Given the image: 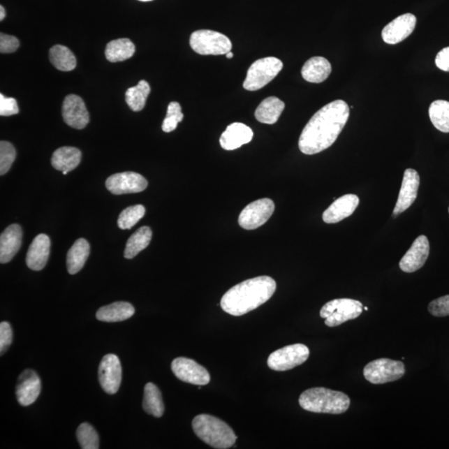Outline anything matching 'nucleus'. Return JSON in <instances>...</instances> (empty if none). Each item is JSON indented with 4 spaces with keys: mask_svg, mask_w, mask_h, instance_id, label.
Instances as JSON below:
<instances>
[{
    "mask_svg": "<svg viewBox=\"0 0 449 449\" xmlns=\"http://www.w3.org/2000/svg\"><path fill=\"white\" fill-rule=\"evenodd\" d=\"M350 117V107L343 100H335L315 113L304 126L299 139L304 154L314 155L332 146Z\"/></svg>",
    "mask_w": 449,
    "mask_h": 449,
    "instance_id": "obj_1",
    "label": "nucleus"
},
{
    "mask_svg": "<svg viewBox=\"0 0 449 449\" xmlns=\"http://www.w3.org/2000/svg\"><path fill=\"white\" fill-rule=\"evenodd\" d=\"M276 290L277 283L272 277L249 279L226 292L221 300V307L230 315H246L268 302Z\"/></svg>",
    "mask_w": 449,
    "mask_h": 449,
    "instance_id": "obj_2",
    "label": "nucleus"
},
{
    "mask_svg": "<svg viewBox=\"0 0 449 449\" xmlns=\"http://www.w3.org/2000/svg\"><path fill=\"white\" fill-rule=\"evenodd\" d=\"M299 404L309 412L341 414L350 408L351 399L342 392L325 388H312L300 396Z\"/></svg>",
    "mask_w": 449,
    "mask_h": 449,
    "instance_id": "obj_3",
    "label": "nucleus"
},
{
    "mask_svg": "<svg viewBox=\"0 0 449 449\" xmlns=\"http://www.w3.org/2000/svg\"><path fill=\"white\" fill-rule=\"evenodd\" d=\"M193 429L200 439L214 448H229L237 441V436L226 422L209 414L195 417Z\"/></svg>",
    "mask_w": 449,
    "mask_h": 449,
    "instance_id": "obj_4",
    "label": "nucleus"
},
{
    "mask_svg": "<svg viewBox=\"0 0 449 449\" xmlns=\"http://www.w3.org/2000/svg\"><path fill=\"white\" fill-rule=\"evenodd\" d=\"M363 312V304L352 299H335L321 308L320 315L329 327L339 326L344 322L355 320Z\"/></svg>",
    "mask_w": 449,
    "mask_h": 449,
    "instance_id": "obj_5",
    "label": "nucleus"
},
{
    "mask_svg": "<svg viewBox=\"0 0 449 449\" xmlns=\"http://www.w3.org/2000/svg\"><path fill=\"white\" fill-rule=\"evenodd\" d=\"M283 64L274 57L260 59L251 64L243 82L244 89L256 91L264 88L281 71Z\"/></svg>",
    "mask_w": 449,
    "mask_h": 449,
    "instance_id": "obj_6",
    "label": "nucleus"
},
{
    "mask_svg": "<svg viewBox=\"0 0 449 449\" xmlns=\"http://www.w3.org/2000/svg\"><path fill=\"white\" fill-rule=\"evenodd\" d=\"M190 45L200 55H224L233 49L228 37L213 30H198L191 34Z\"/></svg>",
    "mask_w": 449,
    "mask_h": 449,
    "instance_id": "obj_7",
    "label": "nucleus"
},
{
    "mask_svg": "<svg viewBox=\"0 0 449 449\" xmlns=\"http://www.w3.org/2000/svg\"><path fill=\"white\" fill-rule=\"evenodd\" d=\"M405 374V366L402 361L390 359H378L370 362L364 369L366 381L374 385H382L398 381Z\"/></svg>",
    "mask_w": 449,
    "mask_h": 449,
    "instance_id": "obj_8",
    "label": "nucleus"
},
{
    "mask_svg": "<svg viewBox=\"0 0 449 449\" xmlns=\"http://www.w3.org/2000/svg\"><path fill=\"white\" fill-rule=\"evenodd\" d=\"M309 356V350L302 344H291L280 348L269 356L267 364L270 369L276 371H286L297 367L306 362Z\"/></svg>",
    "mask_w": 449,
    "mask_h": 449,
    "instance_id": "obj_9",
    "label": "nucleus"
},
{
    "mask_svg": "<svg viewBox=\"0 0 449 449\" xmlns=\"http://www.w3.org/2000/svg\"><path fill=\"white\" fill-rule=\"evenodd\" d=\"M274 204L272 200L263 198L248 205L239 216V225L246 230H255L264 225L272 216Z\"/></svg>",
    "mask_w": 449,
    "mask_h": 449,
    "instance_id": "obj_10",
    "label": "nucleus"
},
{
    "mask_svg": "<svg viewBox=\"0 0 449 449\" xmlns=\"http://www.w3.org/2000/svg\"><path fill=\"white\" fill-rule=\"evenodd\" d=\"M172 370L180 381L191 385H206L211 381L210 374L193 360L180 357L172 361Z\"/></svg>",
    "mask_w": 449,
    "mask_h": 449,
    "instance_id": "obj_11",
    "label": "nucleus"
},
{
    "mask_svg": "<svg viewBox=\"0 0 449 449\" xmlns=\"http://www.w3.org/2000/svg\"><path fill=\"white\" fill-rule=\"evenodd\" d=\"M106 187L115 195L138 193L147 189V181L137 172H120L108 178Z\"/></svg>",
    "mask_w": 449,
    "mask_h": 449,
    "instance_id": "obj_12",
    "label": "nucleus"
},
{
    "mask_svg": "<svg viewBox=\"0 0 449 449\" xmlns=\"http://www.w3.org/2000/svg\"><path fill=\"white\" fill-rule=\"evenodd\" d=\"M98 379L102 389L109 395H115L119 390L122 382L121 362L116 355L103 357L98 368Z\"/></svg>",
    "mask_w": 449,
    "mask_h": 449,
    "instance_id": "obj_13",
    "label": "nucleus"
},
{
    "mask_svg": "<svg viewBox=\"0 0 449 449\" xmlns=\"http://www.w3.org/2000/svg\"><path fill=\"white\" fill-rule=\"evenodd\" d=\"M430 246L425 235H420L399 263V267L404 272L413 273L424 267L429 258Z\"/></svg>",
    "mask_w": 449,
    "mask_h": 449,
    "instance_id": "obj_14",
    "label": "nucleus"
},
{
    "mask_svg": "<svg viewBox=\"0 0 449 449\" xmlns=\"http://www.w3.org/2000/svg\"><path fill=\"white\" fill-rule=\"evenodd\" d=\"M62 112L65 123L73 128L84 129L89 123V113L80 96H67L63 103Z\"/></svg>",
    "mask_w": 449,
    "mask_h": 449,
    "instance_id": "obj_15",
    "label": "nucleus"
},
{
    "mask_svg": "<svg viewBox=\"0 0 449 449\" xmlns=\"http://www.w3.org/2000/svg\"><path fill=\"white\" fill-rule=\"evenodd\" d=\"M420 184V177L415 170H405L402 186L394 209V216H398L406 211L415 202Z\"/></svg>",
    "mask_w": 449,
    "mask_h": 449,
    "instance_id": "obj_16",
    "label": "nucleus"
},
{
    "mask_svg": "<svg viewBox=\"0 0 449 449\" xmlns=\"http://www.w3.org/2000/svg\"><path fill=\"white\" fill-rule=\"evenodd\" d=\"M416 23V17L412 14H405L397 17L395 20L383 28V41L388 45H396V43L404 41L413 32Z\"/></svg>",
    "mask_w": 449,
    "mask_h": 449,
    "instance_id": "obj_17",
    "label": "nucleus"
},
{
    "mask_svg": "<svg viewBox=\"0 0 449 449\" xmlns=\"http://www.w3.org/2000/svg\"><path fill=\"white\" fill-rule=\"evenodd\" d=\"M41 392V381L32 369H26L19 377L16 386V397L22 406H29Z\"/></svg>",
    "mask_w": 449,
    "mask_h": 449,
    "instance_id": "obj_18",
    "label": "nucleus"
},
{
    "mask_svg": "<svg viewBox=\"0 0 449 449\" xmlns=\"http://www.w3.org/2000/svg\"><path fill=\"white\" fill-rule=\"evenodd\" d=\"M360 204V198L354 194H347L334 200L323 213L327 224H334L351 216Z\"/></svg>",
    "mask_w": 449,
    "mask_h": 449,
    "instance_id": "obj_19",
    "label": "nucleus"
},
{
    "mask_svg": "<svg viewBox=\"0 0 449 449\" xmlns=\"http://www.w3.org/2000/svg\"><path fill=\"white\" fill-rule=\"evenodd\" d=\"M50 239L45 234H39L29 248L26 256L28 267L36 272L45 267L50 254Z\"/></svg>",
    "mask_w": 449,
    "mask_h": 449,
    "instance_id": "obj_20",
    "label": "nucleus"
},
{
    "mask_svg": "<svg viewBox=\"0 0 449 449\" xmlns=\"http://www.w3.org/2000/svg\"><path fill=\"white\" fill-rule=\"evenodd\" d=\"M23 230L18 224H13L4 230L0 237V263L6 264L14 258L20 249Z\"/></svg>",
    "mask_w": 449,
    "mask_h": 449,
    "instance_id": "obj_21",
    "label": "nucleus"
},
{
    "mask_svg": "<svg viewBox=\"0 0 449 449\" xmlns=\"http://www.w3.org/2000/svg\"><path fill=\"white\" fill-rule=\"evenodd\" d=\"M253 135L254 134L249 126L241 123H234L229 125L221 134L220 144L223 149L233 151L249 143Z\"/></svg>",
    "mask_w": 449,
    "mask_h": 449,
    "instance_id": "obj_22",
    "label": "nucleus"
},
{
    "mask_svg": "<svg viewBox=\"0 0 449 449\" xmlns=\"http://www.w3.org/2000/svg\"><path fill=\"white\" fill-rule=\"evenodd\" d=\"M332 71L329 61L323 57H313L309 59L302 69L304 80L313 84H321L328 78Z\"/></svg>",
    "mask_w": 449,
    "mask_h": 449,
    "instance_id": "obj_23",
    "label": "nucleus"
},
{
    "mask_svg": "<svg viewBox=\"0 0 449 449\" xmlns=\"http://www.w3.org/2000/svg\"><path fill=\"white\" fill-rule=\"evenodd\" d=\"M82 154L73 147H63L57 149L52 156V165L58 171L71 172L80 165Z\"/></svg>",
    "mask_w": 449,
    "mask_h": 449,
    "instance_id": "obj_24",
    "label": "nucleus"
},
{
    "mask_svg": "<svg viewBox=\"0 0 449 449\" xmlns=\"http://www.w3.org/2000/svg\"><path fill=\"white\" fill-rule=\"evenodd\" d=\"M285 107L284 102L277 97L265 98L256 108V119L261 124H274L280 119Z\"/></svg>",
    "mask_w": 449,
    "mask_h": 449,
    "instance_id": "obj_25",
    "label": "nucleus"
},
{
    "mask_svg": "<svg viewBox=\"0 0 449 449\" xmlns=\"http://www.w3.org/2000/svg\"><path fill=\"white\" fill-rule=\"evenodd\" d=\"M135 309L128 302H115L103 307L96 313V317L100 321L119 322L129 319L134 315Z\"/></svg>",
    "mask_w": 449,
    "mask_h": 449,
    "instance_id": "obj_26",
    "label": "nucleus"
},
{
    "mask_svg": "<svg viewBox=\"0 0 449 449\" xmlns=\"http://www.w3.org/2000/svg\"><path fill=\"white\" fill-rule=\"evenodd\" d=\"M90 254V245L84 238L77 240L69 249L67 256V268L69 274L80 272L84 267Z\"/></svg>",
    "mask_w": 449,
    "mask_h": 449,
    "instance_id": "obj_27",
    "label": "nucleus"
},
{
    "mask_svg": "<svg viewBox=\"0 0 449 449\" xmlns=\"http://www.w3.org/2000/svg\"><path fill=\"white\" fill-rule=\"evenodd\" d=\"M142 406L144 411L156 418L163 415L165 408L162 394L154 383H148L144 388Z\"/></svg>",
    "mask_w": 449,
    "mask_h": 449,
    "instance_id": "obj_28",
    "label": "nucleus"
},
{
    "mask_svg": "<svg viewBox=\"0 0 449 449\" xmlns=\"http://www.w3.org/2000/svg\"><path fill=\"white\" fill-rule=\"evenodd\" d=\"M135 50L136 47L130 39L119 38L108 43L105 56L109 62H122L132 58Z\"/></svg>",
    "mask_w": 449,
    "mask_h": 449,
    "instance_id": "obj_29",
    "label": "nucleus"
},
{
    "mask_svg": "<svg viewBox=\"0 0 449 449\" xmlns=\"http://www.w3.org/2000/svg\"><path fill=\"white\" fill-rule=\"evenodd\" d=\"M152 237V233L148 226H142L136 233L131 235L126 242L124 257L126 259H133L139 253L149 245Z\"/></svg>",
    "mask_w": 449,
    "mask_h": 449,
    "instance_id": "obj_30",
    "label": "nucleus"
},
{
    "mask_svg": "<svg viewBox=\"0 0 449 449\" xmlns=\"http://www.w3.org/2000/svg\"><path fill=\"white\" fill-rule=\"evenodd\" d=\"M52 64L60 71L68 72L76 68L77 60L73 52L64 45H55L50 50Z\"/></svg>",
    "mask_w": 449,
    "mask_h": 449,
    "instance_id": "obj_31",
    "label": "nucleus"
},
{
    "mask_svg": "<svg viewBox=\"0 0 449 449\" xmlns=\"http://www.w3.org/2000/svg\"><path fill=\"white\" fill-rule=\"evenodd\" d=\"M151 91L147 82L142 80L137 86L126 90L125 99L128 107L134 112L142 110L146 105V101Z\"/></svg>",
    "mask_w": 449,
    "mask_h": 449,
    "instance_id": "obj_32",
    "label": "nucleus"
},
{
    "mask_svg": "<svg viewBox=\"0 0 449 449\" xmlns=\"http://www.w3.org/2000/svg\"><path fill=\"white\" fill-rule=\"evenodd\" d=\"M429 113L436 128L442 133H449V102L437 100L432 103Z\"/></svg>",
    "mask_w": 449,
    "mask_h": 449,
    "instance_id": "obj_33",
    "label": "nucleus"
},
{
    "mask_svg": "<svg viewBox=\"0 0 449 449\" xmlns=\"http://www.w3.org/2000/svg\"><path fill=\"white\" fill-rule=\"evenodd\" d=\"M145 213L146 209L142 205H135L126 208L119 215L117 226L122 230H129L142 219Z\"/></svg>",
    "mask_w": 449,
    "mask_h": 449,
    "instance_id": "obj_34",
    "label": "nucleus"
},
{
    "mask_svg": "<svg viewBox=\"0 0 449 449\" xmlns=\"http://www.w3.org/2000/svg\"><path fill=\"white\" fill-rule=\"evenodd\" d=\"M77 439L82 449L99 448V437L93 426L84 422L77 430Z\"/></svg>",
    "mask_w": 449,
    "mask_h": 449,
    "instance_id": "obj_35",
    "label": "nucleus"
},
{
    "mask_svg": "<svg viewBox=\"0 0 449 449\" xmlns=\"http://www.w3.org/2000/svg\"><path fill=\"white\" fill-rule=\"evenodd\" d=\"M183 113L179 103L172 102L169 103L167 116L163 124V130L165 133H171L177 128L178 124L183 120Z\"/></svg>",
    "mask_w": 449,
    "mask_h": 449,
    "instance_id": "obj_36",
    "label": "nucleus"
},
{
    "mask_svg": "<svg viewBox=\"0 0 449 449\" xmlns=\"http://www.w3.org/2000/svg\"><path fill=\"white\" fill-rule=\"evenodd\" d=\"M16 159V150L10 142H0V174L4 175L12 167Z\"/></svg>",
    "mask_w": 449,
    "mask_h": 449,
    "instance_id": "obj_37",
    "label": "nucleus"
},
{
    "mask_svg": "<svg viewBox=\"0 0 449 449\" xmlns=\"http://www.w3.org/2000/svg\"><path fill=\"white\" fill-rule=\"evenodd\" d=\"M429 311L432 316L436 317H446L449 316V295L442 296L433 300L429 306Z\"/></svg>",
    "mask_w": 449,
    "mask_h": 449,
    "instance_id": "obj_38",
    "label": "nucleus"
},
{
    "mask_svg": "<svg viewBox=\"0 0 449 449\" xmlns=\"http://www.w3.org/2000/svg\"><path fill=\"white\" fill-rule=\"evenodd\" d=\"M12 339L13 331L10 324L6 321L1 322L0 324V353H1V355L10 346Z\"/></svg>",
    "mask_w": 449,
    "mask_h": 449,
    "instance_id": "obj_39",
    "label": "nucleus"
},
{
    "mask_svg": "<svg viewBox=\"0 0 449 449\" xmlns=\"http://www.w3.org/2000/svg\"><path fill=\"white\" fill-rule=\"evenodd\" d=\"M20 110L18 103L15 98H6L0 94V115L8 117L18 115Z\"/></svg>",
    "mask_w": 449,
    "mask_h": 449,
    "instance_id": "obj_40",
    "label": "nucleus"
},
{
    "mask_svg": "<svg viewBox=\"0 0 449 449\" xmlns=\"http://www.w3.org/2000/svg\"><path fill=\"white\" fill-rule=\"evenodd\" d=\"M19 47L20 41L18 38L3 33L0 34V52L2 54L14 53L19 49Z\"/></svg>",
    "mask_w": 449,
    "mask_h": 449,
    "instance_id": "obj_41",
    "label": "nucleus"
},
{
    "mask_svg": "<svg viewBox=\"0 0 449 449\" xmlns=\"http://www.w3.org/2000/svg\"><path fill=\"white\" fill-rule=\"evenodd\" d=\"M436 66L443 71L449 72V47H444L435 59Z\"/></svg>",
    "mask_w": 449,
    "mask_h": 449,
    "instance_id": "obj_42",
    "label": "nucleus"
},
{
    "mask_svg": "<svg viewBox=\"0 0 449 449\" xmlns=\"http://www.w3.org/2000/svg\"><path fill=\"white\" fill-rule=\"evenodd\" d=\"M4 18H6V10L1 6H0V20L3 21Z\"/></svg>",
    "mask_w": 449,
    "mask_h": 449,
    "instance_id": "obj_43",
    "label": "nucleus"
},
{
    "mask_svg": "<svg viewBox=\"0 0 449 449\" xmlns=\"http://www.w3.org/2000/svg\"><path fill=\"white\" fill-rule=\"evenodd\" d=\"M226 58L228 59H233V54L232 52H229V53L226 54Z\"/></svg>",
    "mask_w": 449,
    "mask_h": 449,
    "instance_id": "obj_44",
    "label": "nucleus"
},
{
    "mask_svg": "<svg viewBox=\"0 0 449 449\" xmlns=\"http://www.w3.org/2000/svg\"><path fill=\"white\" fill-rule=\"evenodd\" d=\"M139 1L148 2V1H152V0H139Z\"/></svg>",
    "mask_w": 449,
    "mask_h": 449,
    "instance_id": "obj_45",
    "label": "nucleus"
},
{
    "mask_svg": "<svg viewBox=\"0 0 449 449\" xmlns=\"http://www.w3.org/2000/svg\"><path fill=\"white\" fill-rule=\"evenodd\" d=\"M64 175H67L68 172H63Z\"/></svg>",
    "mask_w": 449,
    "mask_h": 449,
    "instance_id": "obj_46",
    "label": "nucleus"
},
{
    "mask_svg": "<svg viewBox=\"0 0 449 449\" xmlns=\"http://www.w3.org/2000/svg\"><path fill=\"white\" fill-rule=\"evenodd\" d=\"M364 309H365V311H368V309H369V308L366 307Z\"/></svg>",
    "mask_w": 449,
    "mask_h": 449,
    "instance_id": "obj_47",
    "label": "nucleus"
},
{
    "mask_svg": "<svg viewBox=\"0 0 449 449\" xmlns=\"http://www.w3.org/2000/svg\"><path fill=\"white\" fill-rule=\"evenodd\" d=\"M448 212H449V207H448Z\"/></svg>",
    "mask_w": 449,
    "mask_h": 449,
    "instance_id": "obj_48",
    "label": "nucleus"
}]
</instances>
